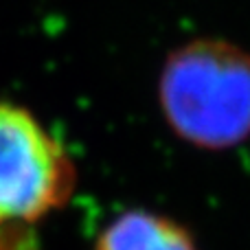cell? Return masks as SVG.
<instances>
[{
    "mask_svg": "<svg viewBox=\"0 0 250 250\" xmlns=\"http://www.w3.org/2000/svg\"><path fill=\"white\" fill-rule=\"evenodd\" d=\"M158 99L167 125L189 145H242L250 138V53L213 38L182 44L163 64Z\"/></svg>",
    "mask_w": 250,
    "mask_h": 250,
    "instance_id": "1",
    "label": "cell"
},
{
    "mask_svg": "<svg viewBox=\"0 0 250 250\" xmlns=\"http://www.w3.org/2000/svg\"><path fill=\"white\" fill-rule=\"evenodd\" d=\"M77 182L73 158L29 110L0 99V226L62 208Z\"/></svg>",
    "mask_w": 250,
    "mask_h": 250,
    "instance_id": "2",
    "label": "cell"
},
{
    "mask_svg": "<svg viewBox=\"0 0 250 250\" xmlns=\"http://www.w3.org/2000/svg\"><path fill=\"white\" fill-rule=\"evenodd\" d=\"M95 250H198L182 224L154 211H125L99 235Z\"/></svg>",
    "mask_w": 250,
    "mask_h": 250,
    "instance_id": "3",
    "label": "cell"
}]
</instances>
